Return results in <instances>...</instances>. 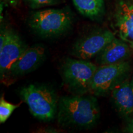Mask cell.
<instances>
[{
	"label": "cell",
	"mask_w": 133,
	"mask_h": 133,
	"mask_svg": "<svg viewBox=\"0 0 133 133\" xmlns=\"http://www.w3.org/2000/svg\"><path fill=\"white\" fill-rule=\"evenodd\" d=\"M57 116L58 123L62 127L91 128L100 118L97 100L84 94L63 96L59 100Z\"/></svg>",
	"instance_id": "cell-1"
},
{
	"label": "cell",
	"mask_w": 133,
	"mask_h": 133,
	"mask_svg": "<svg viewBox=\"0 0 133 133\" xmlns=\"http://www.w3.org/2000/svg\"><path fill=\"white\" fill-rule=\"evenodd\" d=\"M73 22L74 16L68 8L47 9L31 13L28 24L38 35L49 38L57 37L66 32Z\"/></svg>",
	"instance_id": "cell-2"
},
{
	"label": "cell",
	"mask_w": 133,
	"mask_h": 133,
	"mask_svg": "<svg viewBox=\"0 0 133 133\" xmlns=\"http://www.w3.org/2000/svg\"><path fill=\"white\" fill-rule=\"evenodd\" d=\"M20 96L31 115L43 121H49L57 115L59 100L55 91L46 86L31 84L22 88Z\"/></svg>",
	"instance_id": "cell-3"
},
{
	"label": "cell",
	"mask_w": 133,
	"mask_h": 133,
	"mask_svg": "<svg viewBox=\"0 0 133 133\" xmlns=\"http://www.w3.org/2000/svg\"><path fill=\"white\" fill-rule=\"evenodd\" d=\"M97 66L87 60L67 58L61 66L65 84L76 94L89 92L93 76Z\"/></svg>",
	"instance_id": "cell-4"
},
{
	"label": "cell",
	"mask_w": 133,
	"mask_h": 133,
	"mask_svg": "<svg viewBox=\"0 0 133 133\" xmlns=\"http://www.w3.org/2000/svg\"><path fill=\"white\" fill-rule=\"evenodd\" d=\"M131 70L128 61L97 66L93 76L89 92L94 96H104L118 83L126 79Z\"/></svg>",
	"instance_id": "cell-5"
},
{
	"label": "cell",
	"mask_w": 133,
	"mask_h": 133,
	"mask_svg": "<svg viewBox=\"0 0 133 133\" xmlns=\"http://www.w3.org/2000/svg\"><path fill=\"white\" fill-rule=\"evenodd\" d=\"M115 38L109 30H96L76 41L71 54L77 59L88 60L95 57Z\"/></svg>",
	"instance_id": "cell-6"
},
{
	"label": "cell",
	"mask_w": 133,
	"mask_h": 133,
	"mask_svg": "<svg viewBox=\"0 0 133 133\" xmlns=\"http://www.w3.org/2000/svg\"><path fill=\"white\" fill-rule=\"evenodd\" d=\"M45 58L46 50L42 45L28 48L11 66L5 78L12 79L32 72L42 64Z\"/></svg>",
	"instance_id": "cell-7"
},
{
	"label": "cell",
	"mask_w": 133,
	"mask_h": 133,
	"mask_svg": "<svg viewBox=\"0 0 133 133\" xmlns=\"http://www.w3.org/2000/svg\"><path fill=\"white\" fill-rule=\"evenodd\" d=\"M28 47L17 33L9 29L6 42L0 48V74L4 80L8 71Z\"/></svg>",
	"instance_id": "cell-8"
},
{
	"label": "cell",
	"mask_w": 133,
	"mask_h": 133,
	"mask_svg": "<svg viewBox=\"0 0 133 133\" xmlns=\"http://www.w3.org/2000/svg\"><path fill=\"white\" fill-rule=\"evenodd\" d=\"M132 49L125 41L115 38L96 56V61L100 65L123 62L130 57Z\"/></svg>",
	"instance_id": "cell-9"
},
{
	"label": "cell",
	"mask_w": 133,
	"mask_h": 133,
	"mask_svg": "<svg viewBox=\"0 0 133 133\" xmlns=\"http://www.w3.org/2000/svg\"><path fill=\"white\" fill-rule=\"evenodd\" d=\"M115 22L119 37L133 49V3L120 1L115 12Z\"/></svg>",
	"instance_id": "cell-10"
},
{
	"label": "cell",
	"mask_w": 133,
	"mask_h": 133,
	"mask_svg": "<svg viewBox=\"0 0 133 133\" xmlns=\"http://www.w3.org/2000/svg\"><path fill=\"white\" fill-rule=\"evenodd\" d=\"M115 105L124 116L133 114V82L126 78L118 83L111 91Z\"/></svg>",
	"instance_id": "cell-11"
},
{
	"label": "cell",
	"mask_w": 133,
	"mask_h": 133,
	"mask_svg": "<svg viewBox=\"0 0 133 133\" xmlns=\"http://www.w3.org/2000/svg\"><path fill=\"white\" fill-rule=\"evenodd\" d=\"M78 11L86 17L97 20L103 16L105 11L104 0H72Z\"/></svg>",
	"instance_id": "cell-12"
},
{
	"label": "cell",
	"mask_w": 133,
	"mask_h": 133,
	"mask_svg": "<svg viewBox=\"0 0 133 133\" xmlns=\"http://www.w3.org/2000/svg\"><path fill=\"white\" fill-rule=\"evenodd\" d=\"M21 104H13L8 102L2 96L0 99V123H4L8 120L12 112L17 108L19 107Z\"/></svg>",
	"instance_id": "cell-13"
},
{
	"label": "cell",
	"mask_w": 133,
	"mask_h": 133,
	"mask_svg": "<svg viewBox=\"0 0 133 133\" xmlns=\"http://www.w3.org/2000/svg\"><path fill=\"white\" fill-rule=\"evenodd\" d=\"M24 1L29 7L34 9L52 6L57 3V0H24Z\"/></svg>",
	"instance_id": "cell-14"
},
{
	"label": "cell",
	"mask_w": 133,
	"mask_h": 133,
	"mask_svg": "<svg viewBox=\"0 0 133 133\" xmlns=\"http://www.w3.org/2000/svg\"><path fill=\"white\" fill-rule=\"evenodd\" d=\"M124 131L126 132L133 133V119H131L128 123V124L126 125L125 129H124Z\"/></svg>",
	"instance_id": "cell-15"
},
{
	"label": "cell",
	"mask_w": 133,
	"mask_h": 133,
	"mask_svg": "<svg viewBox=\"0 0 133 133\" xmlns=\"http://www.w3.org/2000/svg\"><path fill=\"white\" fill-rule=\"evenodd\" d=\"M1 1L12 6H16V5L17 4V0H1Z\"/></svg>",
	"instance_id": "cell-16"
},
{
	"label": "cell",
	"mask_w": 133,
	"mask_h": 133,
	"mask_svg": "<svg viewBox=\"0 0 133 133\" xmlns=\"http://www.w3.org/2000/svg\"><path fill=\"white\" fill-rule=\"evenodd\" d=\"M132 82H133V78H132Z\"/></svg>",
	"instance_id": "cell-17"
}]
</instances>
